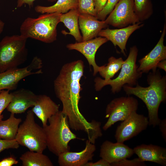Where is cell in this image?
<instances>
[{"instance_id":"cell-36","label":"cell","mask_w":166,"mask_h":166,"mask_svg":"<svg viewBox=\"0 0 166 166\" xmlns=\"http://www.w3.org/2000/svg\"><path fill=\"white\" fill-rule=\"evenodd\" d=\"M158 125H159L162 135L165 142H166V118L161 120Z\"/></svg>"},{"instance_id":"cell-37","label":"cell","mask_w":166,"mask_h":166,"mask_svg":"<svg viewBox=\"0 0 166 166\" xmlns=\"http://www.w3.org/2000/svg\"><path fill=\"white\" fill-rule=\"evenodd\" d=\"M166 61L164 60L159 62L157 65V68L163 69L165 72L166 71Z\"/></svg>"},{"instance_id":"cell-10","label":"cell","mask_w":166,"mask_h":166,"mask_svg":"<svg viewBox=\"0 0 166 166\" xmlns=\"http://www.w3.org/2000/svg\"><path fill=\"white\" fill-rule=\"evenodd\" d=\"M109 15L105 23L119 28L140 22L135 12L134 0H120Z\"/></svg>"},{"instance_id":"cell-4","label":"cell","mask_w":166,"mask_h":166,"mask_svg":"<svg viewBox=\"0 0 166 166\" xmlns=\"http://www.w3.org/2000/svg\"><path fill=\"white\" fill-rule=\"evenodd\" d=\"M61 14L46 13L37 18L28 17L20 26V34L27 39L31 38L46 43H52L57 40V28L60 22Z\"/></svg>"},{"instance_id":"cell-35","label":"cell","mask_w":166,"mask_h":166,"mask_svg":"<svg viewBox=\"0 0 166 166\" xmlns=\"http://www.w3.org/2000/svg\"><path fill=\"white\" fill-rule=\"evenodd\" d=\"M84 166H111L110 163L101 158L95 162H88Z\"/></svg>"},{"instance_id":"cell-3","label":"cell","mask_w":166,"mask_h":166,"mask_svg":"<svg viewBox=\"0 0 166 166\" xmlns=\"http://www.w3.org/2000/svg\"><path fill=\"white\" fill-rule=\"evenodd\" d=\"M48 120L49 124L43 128L49 150L57 156L70 151L69 143L77 137L70 130L67 115L59 111Z\"/></svg>"},{"instance_id":"cell-28","label":"cell","mask_w":166,"mask_h":166,"mask_svg":"<svg viewBox=\"0 0 166 166\" xmlns=\"http://www.w3.org/2000/svg\"><path fill=\"white\" fill-rule=\"evenodd\" d=\"M9 91L2 90L0 92V121L3 118V115L2 114V112L6 108L12 100V95Z\"/></svg>"},{"instance_id":"cell-39","label":"cell","mask_w":166,"mask_h":166,"mask_svg":"<svg viewBox=\"0 0 166 166\" xmlns=\"http://www.w3.org/2000/svg\"><path fill=\"white\" fill-rule=\"evenodd\" d=\"M1 91H1H0V92Z\"/></svg>"},{"instance_id":"cell-16","label":"cell","mask_w":166,"mask_h":166,"mask_svg":"<svg viewBox=\"0 0 166 166\" xmlns=\"http://www.w3.org/2000/svg\"><path fill=\"white\" fill-rule=\"evenodd\" d=\"M134 154L133 149L123 143L106 140L101 146L100 156L111 164L129 158Z\"/></svg>"},{"instance_id":"cell-8","label":"cell","mask_w":166,"mask_h":166,"mask_svg":"<svg viewBox=\"0 0 166 166\" xmlns=\"http://www.w3.org/2000/svg\"><path fill=\"white\" fill-rule=\"evenodd\" d=\"M138 106V101L132 97L114 99L107 106L105 117L108 120L103 129L106 131L117 121H123L132 113L136 111Z\"/></svg>"},{"instance_id":"cell-22","label":"cell","mask_w":166,"mask_h":166,"mask_svg":"<svg viewBox=\"0 0 166 166\" xmlns=\"http://www.w3.org/2000/svg\"><path fill=\"white\" fill-rule=\"evenodd\" d=\"M78 0H57L56 3L49 6L38 5L34 8L35 11L42 14L58 13L64 14L78 7Z\"/></svg>"},{"instance_id":"cell-9","label":"cell","mask_w":166,"mask_h":166,"mask_svg":"<svg viewBox=\"0 0 166 166\" xmlns=\"http://www.w3.org/2000/svg\"><path fill=\"white\" fill-rule=\"evenodd\" d=\"M42 60L35 56L26 67L8 70L0 73V91L16 89L19 82L24 78L30 75L42 73Z\"/></svg>"},{"instance_id":"cell-20","label":"cell","mask_w":166,"mask_h":166,"mask_svg":"<svg viewBox=\"0 0 166 166\" xmlns=\"http://www.w3.org/2000/svg\"><path fill=\"white\" fill-rule=\"evenodd\" d=\"M59 105L56 104L49 96L38 95L35 105L31 110L41 121L43 127L47 125L49 119L59 110Z\"/></svg>"},{"instance_id":"cell-27","label":"cell","mask_w":166,"mask_h":166,"mask_svg":"<svg viewBox=\"0 0 166 166\" xmlns=\"http://www.w3.org/2000/svg\"><path fill=\"white\" fill-rule=\"evenodd\" d=\"M77 10L79 14H87L97 17L94 0H78Z\"/></svg>"},{"instance_id":"cell-26","label":"cell","mask_w":166,"mask_h":166,"mask_svg":"<svg viewBox=\"0 0 166 166\" xmlns=\"http://www.w3.org/2000/svg\"><path fill=\"white\" fill-rule=\"evenodd\" d=\"M135 10L140 22L148 19L153 13L150 0H134Z\"/></svg>"},{"instance_id":"cell-33","label":"cell","mask_w":166,"mask_h":166,"mask_svg":"<svg viewBox=\"0 0 166 166\" xmlns=\"http://www.w3.org/2000/svg\"><path fill=\"white\" fill-rule=\"evenodd\" d=\"M108 0H94V8L97 15L104 8Z\"/></svg>"},{"instance_id":"cell-12","label":"cell","mask_w":166,"mask_h":166,"mask_svg":"<svg viewBox=\"0 0 166 166\" xmlns=\"http://www.w3.org/2000/svg\"><path fill=\"white\" fill-rule=\"evenodd\" d=\"M107 41L106 38L99 36L87 41L68 44L66 47L69 50H76L85 57L89 65L93 66V75L95 76L98 72L99 68L95 61L96 53L99 47Z\"/></svg>"},{"instance_id":"cell-15","label":"cell","mask_w":166,"mask_h":166,"mask_svg":"<svg viewBox=\"0 0 166 166\" xmlns=\"http://www.w3.org/2000/svg\"><path fill=\"white\" fill-rule=\"evenodd\" d=\"M139 22L133 25L118 29H111L108 28L102 30L98 36L106 38L110 41L115 46H118L122 53L126 55V44L131 34L135 31L142 27L144 24Z\"/></svg>"},{"instance_id":"cell-14","label":"cell","mask_w":166,"mask_h":166,"mask_svg":"<svg viewBox=\"0 0 166 166\" xmlns=\"http://www.w3.org/2000/svg\"><path fill=\"white\" fill-rule=\"evenodd\" d=\"M166 33L165 22L161 35L156 45L149 53L139 61L140 65L137 68L138 71L146 73L150 70H156L158 63L166 60V46L164 45Z\"/></svg>"},{"instance_id":"cell-17","label":"cell","mask_w":166,"mask_h":166,"mask_svg":"<svg viewBox=\"0 0 166 166\" xmlns=\"http://www.w3.org/2000/svg\"><path fill=\"white\" fill-rule=\"evenodd\" d=\"M11 101L6 108L7 110L14 114L24 113L35 104L38 95L31 90L23 88L11 93Z\"/></svg>"},{"instance_id":"cell-31","label":"cell","mask_w":166,"mask_h":166,"mask_svg":"<svg viewBox=\"0 0 166 166\" xmlns=\"http://www.w3.org/2000/svg\"><path fill=\"white\" fill-rule=\"evenodd\" d=\"M19 147V144L15 139L10 140L0 138V153L5 149H17Z\"/></svg>"},{"instance_id":"cell-19","label":"cell","mask_w":166,"mask_h":166,"mask_svg":"<svg viewBox=\"0 0 166 166\" xmlns=\"http://www.w3.org/2000/svg\"><path fill=\"white\" fill-rule=\"evenodd\" d=\"M134 153L142 161L156 163L166 165V148L152 144H142L133 149Z\"/></svg>"},{"instance_id":"cell-30","label":"cell","mask_w":166,"mask_h":166,"mask_svg":"<svg viewBox=\"0 0 166 166\" xmlns=\"http://www.w3.org/2000/svg\"><path fill=\"white\" fill-rule=\"evenodd\" d=\"M111 166H145L144 162L141 161L138 158L129 160L127 159L110 164Z\"/></svg>"},{"instance_id":"cell-38","label":"cell","mask_w":166,"mask_h":166,"mask_svg":"<svg viewBox=\"0 0 166 166\" xmlns=\"http://www.w3.org/2000/svg\"><path fill=\"white\" fill-rule=\"evenodd\" d=\"M5 26V23L0 19V35L3 32Z\"/></svg>"},{"instance_id":"cell-5","label":"cell","mask_w":166,"mask_h":166,"mask_svg":"<svg viewBox=\"0 0 166 166\" xmlns=\"http://www.w3.org/2000/svg\"><path fill=\"white\" fill-rule=\"evenodd\" d=\"M27 39L21 34L2 38L0 41V73L18 68L26 61Z\"/></svg>"},{"instance_id":"cell-29","label":"cell","mask_w":166,"mask_h":166,"mask_svg":"<svg viewBox=\"0 0 166 166\" xmlns=\"http://www.w3.org/2000/svg\"><path fill=\"white\" fill-rule=\"evenodd\" d=\"M119 0H108L104 8L97 14L96 17L97 19L105 21L107 16L112 11Z\"/></svg>"},{"instance_id":"cell-6","label":"cell","mask_w":166,"mask_h":166,"mask_svg":"<svg viewBox=\"0 0 166 166\" xmlns=\"http://www.w3.org/2000/svg\"><path fill=\"white\" fill-rule=\"evenodd\" d=\"M138 52L136 46L130 48L128 56L124 61L121 71L116 78L105 81L100 77H96L94 80L96 90L99 91L105 86L109 85L111 87L112 92L115 93L120 92L125 85L132 86L136 85L143 73L137 71L138 66L136 64V61Z\"/></svg>"},{"instance_id":"cell-1","label":"cell","mask_w":166,"mask_h":166,"mask_svg":"<svg viewBox=\"0 0 166 166\" xmlns=\"http://www.w3.org/2000/svg\"><path fill=\"white\" fill-rule=\"evenodd\" d=\"M84 67L83 61L81 60L64 64L54 81V88L56 96L62 103V111L68 117L70 128L84 131L88 135L95 129L94 122H88L79 107L80 81L83 75Z\"/></svg>"},{"instance_id":"cell-21","label":"cell","mask_w":166,"mask_h":166,"mask_svg":"<svg viewBox=\"0 0 166 166\" xmlns=\"http://www.w3.org/2000/svg\"><path fill=\"white\" fill-rule=\"evenodd\" d=\"M80 14L77 8L73 9L66 13L62 14L60 19V22H63L69 31V32H68L65 30H62L61 33L64 35H72L77 42L82 41V36L79 31L78 23Z\"/></svg>"},{"instance_id":"cell-7","label":"cell","mask_w":166,"mask_h":166,"mask_svg":"<svg viewBox=\"0 0 166 166\" xmlns=\"http://www.w3.org/2000/svg\"><path fill=\"white\" fill-rule=\"evenodd\" d=\"M34 113L27 112L25 119L18 127L15 139L19 145L30 151L43 153L47 148L45 135L43 127L35 121Z\"/></svg>"},{"instance_id":"cell-11","label":"cell","mask_w":166,"mask_h":166,"mask_svg":"<svg viewBox=\"0 0 166 166\" xmlns=\"http://www.w3.org/2000/svg\"><path fill=\"white\" fill-rule=\"evenodd\" d=\"M136 112L132 113L117 127L115 135L117 142L123 143L147 128L148 118Z\"/></svg>"},{"instance_id":"cell-34","label":"cell","mask_w":166,"mask_h":166,"mask_svg":"<svg viewBox=\"0 0 166 166\" xmlns=\"http://www.w3.org/2000/svg\"><path fill=\"white\" fill-rule=\"evenodd\" d=\"M36 0H17V7H21L23 5L27 4L30 8L32 7L34 5V2ZM48 2H53L57 0H46Z\"/></svg>"},{"instance_id":"cell-2","label":"cell","mask_w":166,"mask_h":166,"mask_svg":"<svg viewBox=\"0 0 166 166\" xmlns=\"http://www.w3.org/2000/svg\"><path fill=\"white\" fill-rule=\"evenodd\" d=\"M147 81V87L137 83L135 87L125 85L122 88L127 94L134 95L144 102L148 111L149 125L155 127L161 120L158 114L159 106L166 99V76H162L156 69L148 74Z\"/></svg>"},{"instance_id":"cell-24","label":"cell","mask_w":166,"mask_h":166,"mask_svg":"<svg viewBox=\"0 0 166 166\" xmlns=\"http://www.w3.org/2000/svg\"><path fill=\"white\" fill-rule=\"evenodd\" d=\"M22 166H53V165L47 156L38 152L29 151L20 157Z\"/></svg>"},{"instance_id":"cell-32","label":"cell","mask_w":166,"mask_h":166,"mask_svg":"<svg viewBox=\"0 0 166 166\" xmlns=\"http://www.w3.org/2000/svg\"><path fill=\"white\" fill-rule=\"evenodd\" d=\"M18 162L12 156L5 158L0 161V166H12L16 164Z\"/></svg>"},{"instance_id":"cell-25","label":"cell","mask_w":166,"mask_h":166,"mask_svg":"<svg viewBox=\"0 0 166 166\" xmlns=\"http://www.w3.org/2000/svg\"><path fill=\"white\" fill-rule=\"evenodd\" d=\"M108 61V62L106 66H99L98 71L100 75L105 81H107L112 78L121 69L124 62L121 57L117 58L113 56L109 58Z\"/></svg>"},{"instance_id":"cell-23","label":"cell","mask_w":166,"mask_h":166,"mask_svg":"<svg viewBox=\"0 0 166 166\" xmlns=\"http://www.w3.org/2000/svg\"><path fill=\"white\" fill-rule=\"evenodd\" d=\"M22 120L15 117L14 114L11 113L7 119L0 121V138L4 139H15L19 125Z\"/></svg>"},{"instance_id":"cell-18","label":"cell","mask_w":166,"mask_h":166,"mask_svg":"<svg viewBox=\"0 0 166 166\" xmlns=\"http://www.w3.org/2000/svg\"><path fill=\"white\" fill-rule=\"evenodd\" d=\"M78 23L82 34V41L97 37L102 30L108 26L105 21L100 20L96 17L87 14H80Z\"/></svg>"},{"instance_id":"cell-13","label":"cell","mask_w":166,"mask_h":166,"mask_svg":"<svg viewBox=\"0 0 166 166\" xmlns=\"http://www.w3.org/2000/svg\"><path fill=\"white\" fill-rule=\"evenodd\" d=\"M96 150L94 144L89 140L86 141L85 148L79 152H65L60 154L58 163L60 166H84L89 161L92 160Z\"/></svg>"}]
</instances>
